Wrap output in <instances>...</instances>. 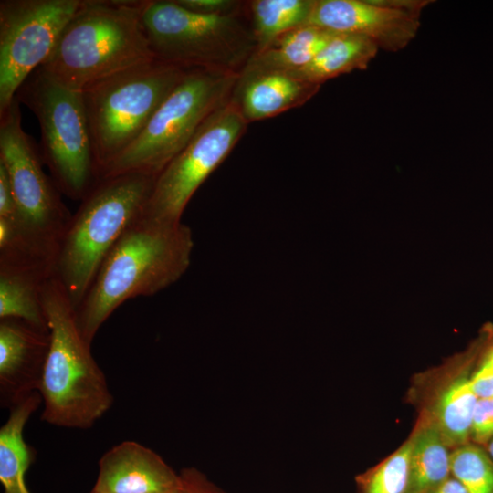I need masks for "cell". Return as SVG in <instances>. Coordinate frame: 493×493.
Instances as JSON below:
<instances>
[{"instance_id":"6da1fadb","label":"cell","mask_w":493,"mask_h":493,"mask_svg":"<svg viewBox=\"0 0 493 493\" xmlns=\"http://www.w3.org/2000/svg\"><path fill=\"white\" fill-rule=\"evenodd\" d=\"M194 242L188 226L141 217L109 252L80 304L76 318L92 343L101 325L125 301L152 296L187 271Z\"/></svg>"},{"instance_id":"7a4b0ae2","label":"cell","mask_w":493,"mask_h":493,"mask_svg":"<svg viewBox=\"0 0 493 493\" xmlns=\"http://www.w3.org/2000/svg\"><path fill=\"white\" fill-rule=\"evenodd\" d=\"M49 344L39 386L41 419L68 428L91 427L110 408L113 397L92 356L68 295L54 274L41 287Z\"/></svg>"},{"instance_id":"3957f363","label":"cell","mask_w":493,"mask_h":493,"mask_svg":"<svg viewBox=\"0 0 493 493\" xmlns=\"http://www.w3.org/2000/svg\"><path fill=\"white\" fill-rule=\"evenodd\" d=\"M143 0H81L39 66L81 91L91 83L154 58L142 23Z\"/></svg>"},{"instance_id":"277c9868","label":"cell","mask_w":493,"mask_h":493,"mask_svg":"<svg viewBox=\"0 0 493 493\" xmlns=\"http://www.w3.org/2000/svg\"><path fill=\"white\" fill-rule=\"evenodd\" d=\"M156 177L130 172L100 178L72 214L58 246L54 272L75 309L109 252L142 216Z\"/></svg>"},{"instance_id":"5b68a950","label":"cell","mask_w":493,"mask_h":493,"mask_svg":"<svg viewBox=\"0 0 493 493\" xmlns=\"http://www.w3.org/2000/svg\"><path fill=\"white\" fill-rule=\"evenodd\" d=\"M187 69L152 58L80 91L100 178L141 135Z\"/></svg>"},{"instance_id":"8992f818","label":"cell","mask_w":493,"mask_h":493,"mask_svg":"<svg viewBox=\"0 0 493 493\" xmlns=\"http://www.w3.org/2000/svg\"><path fill=\"white\" fill-rule=\"evenodd\" d=\"M239 12L203 15L175 0H143L142 23L154 58L185 69L240 74L257 46Z\"/></svg>"},{"instance_id":"52a82bcc","label":"cell","mask_w":493,"mask_h":493,"mask_svg":"<svg viewBox=\"0 0 493 493\" xmlns=\"http://www.w3.org/2000/svg\"><path fill=\"white\" fill-rule=\"evenodd\" d=\"M238 77L235 72L187 69L138 139L100 178L130 172L158 175L202 125L231 100Z\"/></svg>"},{"instance_id":"ba28073f","label":"cell","mask_w":493,"mask_h":493,"mask_svg":"<svg viewBox=\"0 0 493 493\" xmlns=\"http://www.w3.org/2000/svg\"><path fill=\"white\" fill-rule=\"evenodd\" d=\"M16 98L37 117L44 164L61 194L81 201L100 180L81 93L34 70Z\"/></svg>"},{"instance_id":"9c48e42d","label":"cell","mask_w":493,"mask_h":493,"mask_svg":"<svg viewBox=\"0 0 493 493\" xmlns=\"http://www.w3.org/2000/svg\"><path fill=\"white\" fill-rule=\"evenodd\" d=\"M0 164L6 172L26 236L55 268L58 246L72 214L43 169L39 146L22 128L16 97L0 113Z\"/></svg>"},{"instance_id":"30bf717a","label":"cell","mask_w":493,"mask_h":493,"mask_svg":"<svg viewBox=\"0 0 493 493\" xmlns=\"http://www.w3.org/2000/svg\"><path fill=\"white\" fill-rule=\"evenodd\" d=\"M246 126L232 100L217 110L157 175L142 217L155 223H180L193 195L232 152Z\"/></svg>"},{"instance_id":"8fae6325","label":"cell","mask_w":493,"mask_h":493,"mask_svg":"<svg viewBox=\"0 0 493 493\" xmlns=\"http://www.w3.org/2000/svg\"><path fill=\"white\" fill-rule=\"evenodd\" d=\"M80 1H0V113L48 57Z\"/></svg>"},{"instance_id":"7c38bea8","label":"cell","mask_w":493,"mask_h":493,"mask_svg":"<svg viewBox=\"0 0 493 493\" xmlns=\"http://www.w3.org/2000/svg\"><path fill=\"white\" fill-rule=\"evenodd\" d=\"M419 16L383 5L377 0H315L308 25L361 36L378 48L397 51L415 37Z\"/></svg>"},{"instance_id":"4fadbf2b","label":"cell","mask_w":493,"mask_h":493,"mask_svg":"<svg viewBox=\"0 0 493 493\" xmlns=\"http://www.w3.org/2000/svg\"><path fill=\"white\" fill-rule=\"evenodd\" d=\"M49 344V330L16 319L0 320V401L13 405L38 392Z\"/></svg>"},{"instance_id":"5bb4252c","label":"cell","mask_w":493,"mask_h":493,"mask_svg":"<svg viewBox=\"0 0 493 493\" xmlns=\"http://www.w3.org/2000/svg\"><path fill=\"white\" fill-rule=\"evenodd\" d=\"M182 480L152 449L123 441L105 452L90 493H164L180 489Z\"/></svg>"},{"instance_id":"9a60e30c","label":"cell","mask_w":493,"mask_h":493,"mask_svg":"<svg viewBox=\"0 0 493 493\" xmlns=\"http://www.w3.org/2000/svg\"><path fill=\"white\" fill-rule=\"evenodd\" d=\"M320 88L288 73L239 74L231 100L248 123L300 107Z\"/></svg>"},{"instance_id":"2e32d148","label":"cell","mask_w":493,"mask_h":493,"mask_svg":"<svg viewBox=\"0 0 493 493\" xmlns=\"http://www.w3.org/2000/svg\"><path fill=\"white\" fill-rule=\"evenodd\" d=\"M35 392L10 409L6 422L0 428V482L3 493H30L26 474L34 462L35 450L24 439L23 432L31 414L42 403Z\"/></svg>"},{"instance_id":"e0dca14e","label":"cell","mask_w":493,"mask_h":493,"mask_svg":"<svg viewBox=\"0 0 493 493\" xmlns=\"http://www.w3.org/2000/svg\"><path fill=\"white\" fill-rule=\"evenodd\" d=\"M333 35L310 25L291 30L257 50L240 74L295 72L308 65Z\"/></svg>"},{"instance_id":"ac0fdd59","label":"cell","mask_w":493,"mask_h":493,"mask_svg":"<svg viewBox=\"0 0 493 493\" xmlns=\"http://www.w3.org/2000/svg\"><path fill=\"white\" fill-rule=\"evenodd\" d=\"M50 275L37 269L0 265V320H20L48 331L41 287Z\"/></svg>"},{"instance_id":"d6986e66","label":"cell","mask_w":493,"mask_h":493,"mask_svg":"<svg viewBox=\"0 0 493 493\" xmlns=\"http://www.w3.org/2000/svg\"><path fill=\"white\" fill-rule=\"evenodd\" d=\"M468 369L455 375L438 392L427 415L437 427L448 447H457L470 440L471 425L477 397L474 393Z\"/></svg>"},{"instance_id":"ffe728a7","label":"cell","mask_w":493,"mask_h":493,"mask_svg":"<svg viewBox=\"0 0 493 493\" xmlns=\"http://www.w3.org/2000/svg\"><path fill=\"white\" fill-rule=\"evenodd\" d=\"M378 49L377 45L366 37L334 33L308 65L288 74L321 85L340 75L365 69Z\"/></svg>"},{"instance_id":"44dd1931","label":"cell","mask_w":493,"mask_h":493,"mask_svg":"<svg viewBox=\"0 0 493 493\" xmlns=\"http://www.w3.org/2000/svg\"><path fill=\"white\" fill-rule=\"evenodd\" d=\"M413 449L407 493H425L451 476L449 447L426 415L412 435Z\"/></svg>"},{"instance_id":"7402d4cb","label":"cell","mask_w":493,"mask_h":493,"mask_svg":"<svg viewBox=\"0 0 493 493\" xmlns=\"http://www.w3.org/2000/svg\"><path fill=\"white\" fill-rule=\"evenodd\" d=\"M315 0H254L248 5L250 27L259 50L278 37L307 26Z\"/></svg>"},{"instance_id":"603a6c76","label":"cell","mask_w":493,"mask_h":493,"mask_svg":"<svg viewBox=\"0 0 493 493\" xmlns=\"http://www.w3.org/2000/svg\"><path fill=\"white\" fill-rule=\"evenodd\" d=\"M413 437L376 467L356 477L359 493H407Z\"/></svg>"},{"instance_id":"cb8c5ba5","label":"cell","mask_w":493,"mask_h":493,"mask_svg":"<svg viewBox=\"0 0 493 493\" xmlns=\"http://www.w3.org/2000/svg\"><path fill=\"white\" fill-rule=\"evenodd\" d=\"M450 469L468 493H493V459L480 445L467 442L454 448Z\"/></svg>"},{"instance_id":"d4e9b609","label":"cell","mask_w":493,"mask_h":493,"mask_svg":"<svg viewBox=\"0 0 493 493\" xmlns=\"http://www.w3.org/2000/svg\"><path fill=\"white\" fill-rule=\"evenodd\" d=\"M493 438V398L478 399L474 410L470 440L486 445Z\"/></svg>"},{"instance_id":"484cf974","label":"cell","mask_w":493,"mask_h":493,"mask_svg":"<svg viewBox=\"0 0 493 493\" xmlns=\"http://www.w3.org/2000/svg\"><path fill=\"white\" fill-rule=\"evenodd\" d=\"M186 10L203 15H224L239 12L242 4L233 0H175Z\"/></svg>"},{"instance_id":"4316f807","label":"cell","mask_w":493,"mask_h":493,"mask_svg":"<svg viewBox=\"0 0 493 493\" xmlns=\"http://www.w3.org/2000/svg\"><path fill=\"white\" fill-rule=\"evenodd\" d=\"M180 477L184 493H226L195 467L183 468Z\"/></svg>"},{"instance_id":"83f0119b","label":"cell","mask_w":493,"mask_h":493,"mask_svg":"<svg viewBox=\"0 0 493 493\" xmlns=\"http://www.w3.org/2000/svg\"><path fill=\"white\" fill-rule=\"evenodd\" d=\"M470 383L477 399L493 398V372L479 365L470 375Z\"/></svg>"},{"instance_id":"f1b7e54d","label":"cell","mask_w":493,"mask_h":493,"mask_svg":"<svg viewBox=\"0 0 493 493\" xmlns=\"http://www.w3.org/2000/svg\"><path fill=\"white\" fill-rule=\"evenodd\" d=\"M425 493H468L464 485L452 475Z\"/></svg>"},{"instance_id":"f546056e","label":"cell","mask_w":493,"mask_h":493,"mask_svg":"<svg viewBox=\"0 0 493 493\" xmlns=\"http://www.w3.org/2000/svg\"><path fill=\"white\" fill-rule=\"evenodd\" d=\"M480 365L493 372V343L486 351Z\"/></svg>"},{"instance_id":"4dcf8cb0","label":"cell","mask_w":493,"mask_h":493,"mask_svg":"<svg viewBox=\"0 0 493 493\" xmlns=\"http://www.w3.org/2000/svg\"><path fill=\"white\" fill-rule=\"evenodd\" d=\"M487 445V452L489 456L493 459V438Z\"/></svg>"},{"instance_id":"1f68e13d","label":"cell","mask_w":493,"mask_h":493,"mask_svg":"<svg viewBox=\"0 0 493 493\" xmlns=\"http://www.w3.org/2000/svg\"><path fill=\"white\" fill-rule=\"evenodd\" d=\"M164 493H184L183 485H182V488L180 489L170 491V492H164Z\"/></svg>"}]
</instances>
